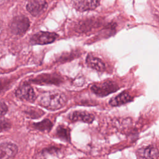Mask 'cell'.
<instances>
[{
  "label": "cell",
  "instance_id": "obj_1",
  "mask_svg": "<svg viewBox=\"0 0 159 159\" xmlns=\"http://www.w3.org/2000/svg\"><path fill=\"white\" fill-rule=\"evenodd\" d=\"M39 99V104L49 110H57L63 107L66 103V95L58 91H50L43 93Z\"/></svg>",
  "mask_w": 159,
  "mask_h": 159
},
{
  "label": "cell",
  "instance_id": "obj_2",
  "mask_svg": "<svg viewBox=\"0 0 159 159\" xmlns=\"http://www.w3.org/2000/svg\"><path fill=\"white\" fill-rule=\"evenodd\" d=\"M90 89L97 96L104 97L112 93L116 92L119 89V88L114 82L111 81H106L102 83L94 84L91 85Z\"/></svg>",
  "mask_w": 159,
  "mask_h": 159
},
{
  "label": "cell",
  "instance_id": "obj_3",
  "mask_svg": "<svg viewBox=\"0 0 159 159\" xmlns=\"http://www.w3.org/2000/svg\"><path fill=\"white\" fill-rule=\"evenodd\" d=\"M30 26L29 19L24 16H18L15 17L10 24L11 32L17 35H23Z\"/></svg>",
  "mask_w": 159,
  "mask_h": 159
},
{
  "label": "cell",
  "instance_id": "obj_4",
  "mask_svg": "<svg viewBox=\"0 0 159 159\" xmlns=\"http://www.w3.org/2000/svg\"><path fill=\"white\" fill-rule=\"evenodd\" d=\"M57 34L48 32H39L32 35L30 39L32 44L45 45L53 42L57 38Z\"/></svg>",
  "mask_w": 159,
  "mask_h": 159
},
{
  "label": "cell",
  "instance_id": "obj_5",
  "mask_svg": "<svg viewBox=\"0 0 159 159\" xmlns=\"http://www.w3.org/2000/svg\"><path fill=\"white\" fill-rule=\"evenodd\" d=\"M16 96L23 101L34 102L35 99V94L33 88L27 84H24L19 86L16 91Z\"/></svg>",
  "mask_w": 159,
  "mask_h": 159
},
{
  "label": "cell",
  "instance_id": "obj_6",
  "mask_svg": "<svg viewBox=\"0 0 159 159\" xmlns=\"http://www.w3.org/2000/svg\"><path fill=\"white\" fill-rule=\"evenodd\" d=\"M17 152V146L12 142H3L0 144V159H13Z\"/></svg>",
  "mask_w": 159,
  "mask_h": 159
},
{
  "label": "cell",
  "instance_id": "obj_7",
  "mask_svg": "<svg viewBox=\"0 0 159 159\" xmlns=\"http://www.w3.org/2000/svg\"><path fill=\"white\" fill-rule=\"evenodd\" d=\"M47 4L45 0H31L27 4V10L34 16L42 14L47 8Z\"/></svg>",
  "mask_w": 159,
  "mask_h": 159
},
{
  "label": "cell",
  "instance_id": "obj_8",
  "mask_svg": "<svg viewBox=\"0 0 159 159\" xmlns=\"http://www.w3.org/2000/svg\"><path fill=\"white\" fill-rule=\"evenodd\" d=\"M68 119L72 122L82 121L85 123L91 124L94 120V116L86 111H74L68 116Z\"/></svg>",
  "mask_w": 159,
  "mask_h": 159
},
{
  "label": "cell",
  "instance_id": "obj_9",
  "mask_svg": "<svg viewBox=\"0 0 159 159\" xmlns=\"http://www.w3.org/2000/svg\"><path fill=\"white\" fill-rule=\"evenodd\" d=\"M99 0H75L74 7L80 11L93 10L99 5Z\"/></svg>",
  "mask_w": 159,
  "mask_h": 159
},
{
  "label": "cell",
  "instance_id": "obj_10",
  "mask_svg": "<svg viewBox=\"0 0 159 159\" xmlns=\"http://www.w3.org/2000/svg\"><path fill=\"white\" fill-rule=\"evenodd\" d=\"M137 154L145 159H157L159 156V150L153 146H148L138 150Z\"/></svg>",
  "mask_w": 159,
  "mask_h": 159
},
{
  "label": "cell",
  "instance_id": "obj_11",
  "mask_svg": "<svg viewBox=\"0 0 159 159\" xmlns=\"http://www.w3.org/2000/svg\"><path fill=\"white\" fill-rule=\"evenodd\" d=\"M132 100V96L128 93L124 91L111 98L109 101V104L112 106H119L129 102Z\"/></svg>",
  "mask_w": 159,
  "mask_h": 159
},
{
  "label": "cell",
  "instance_id": "obj_12",
  "mask_svg": "<svg viewBox=\"0 0 159 159\" xmlns=\"http://www.w3.org/2000/svg\"><path fill=\"white\" fill-rule=\"evenodd\" d=\"M87 65L91 68L99 71H102L105 70V64L99 58L93 56L92 55H88L86 60Z\"/></svg>",
  "mask_w": 159,
  "mask_h": 159
},
{
  "label": "cell",
  "instance_id": "obj_13",
  "mask_svg": "<svg viewBox=\"0 0 159 159\" xmlns=\"http://www.w3.org/2000/svg\"><path fill=\"white\" fill-rule=\"evenodd\" d=\"M56 135L58 137L66 142L70 140V130L64 125H59L56 130Z\"/></svg>",
  "mask_w": 159,
  "mask_h": 159
},
{
  "label": "cell",
  "instance_id": "obj_14",
  "mask_svg": "<svg viewBox=\"0 0 159 159\" xmlns=\"http://www.w3.org/2000/svg\"><path fill=\"white\" fill-rule=\"evenodd\" d=\"M32 125L34 128H35L38 130H40L42 132H45V131L49 132L53 127V124L49 119H46L42 120L40 122L34 123L32 124Z\"/></svg>",
  "mask_w": 159,
  "mask_h": 159
},
{
  "label": "cell",
  "instance_id": "obj_15",
  "mask_svg": "<svg viewBox=\"0 0 159 159\" xmlns=\"http://www.w3.org/2000/svg\"><path fill=\"white\" fill-rule=\"evenodd\" d=\"M35 81L44 83H50V84H58L61 83V80L58 76H53L51 75H43V76H40V78H37L35 80Z\"/></svg>",
  "mask_w": 159,
  "mask_h": 159
},
{
  "label": "cell",
  "instance_id": "obj_16",
  "mask_svg": "<svg viewBox=\"0 0 159 159\" xmlns=\"http://www.w3.org/2000/svg\"><path fill=\"white\" fill-rule=\"evenodd\" d=\"M11 128L10 122L4 119L0 118V132L6 131Z\"/></svg>",
  "mask_w": 159,
  "mask_h": 159
},
{
  "label": "cell",
  "instance_id": "obj_17",
  "mask_svg": "<svg viewBox=\"0 0 159 159\" xmlns=\"http://www.w3.org/2000/svg\"><path fill=\"white\" fill-rule=\"evenodd\" d=\"M8 110L7 105L3 102H0V116H2L5 115Z\"/></svg>",
  "mask_w": 159,
  "mask_h": 159
},
{
  "label": "cell",
  "instance_id": "obj_18",
  "mask_svg": "<svg viewBox=\"0 0 159 159\" xmlns=\"http://www.w3.org/2000/svg\"><path fill=\"white\" fill-rule=\"evenodd\" d=\"M5 1H6V0H0V4H2V3H3V2H4Z\"/></svg>",
  "mask_w": 159,
  "mask_h": 159
}]
</instances>
